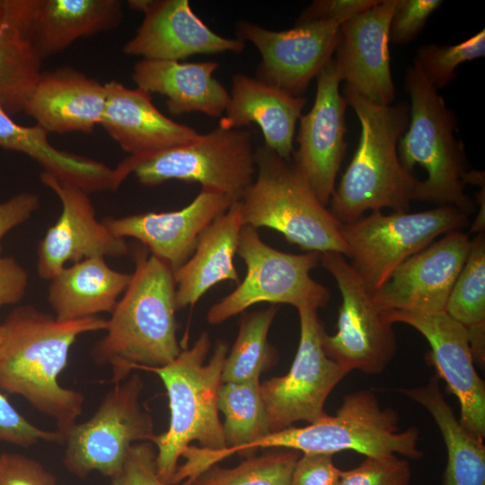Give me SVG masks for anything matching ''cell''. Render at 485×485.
I'll return each instance as SVG.
<instances>
[{"label":"cell","instance_id":"1","mask_svg":"<svg viewBox=\"0 0 485 485\" xmlns=\"http://www.w3.org/2000/svg\"><path fill=\"white\" fill-rule=\"evenodd\" d=\"M0 391L19 395L51 419L63 436L83 411L82 392L63 387L58 375L79 336L105 331L108 320L95 316L61 322L32 305L14 308L2 323Z\"/></svg>","mask_w":485,"mask_h":485},{"label":"cell","instance_id":"2","mask_svg":"<svg viewBox=\"0 0 485 485\" xmlns=\"http://www.w3.org/2000/svg\"><path fill=\"white\" fill-rule=\"evenodd\" d=\"M134 256L131 280L110 313L105 335L92 349L95 364L110 369L114 384L133 370L166 366L181 351L173 271L144 248Z\"/></svg>","mask_w":485,"mask_h":485},{"label":"cell","instance_id":"3","mask_svg":"<svg viewBox=\"0 0 485 485\" xmlns=\"http://www.w3.org/2000/svg\"><path fill=\"white\" fill-rule=\"evenodd\" d=\"M344 95L358 118L361 132L354 156L331 198L329 211L341 225L357 220L367 211L408 212L417 200L421 181L402 166L397 151L409 125L410 106L378 104L348 87Z\"/></svg>","mask_w":485,"mask_h":485},{"label":"cell","instance_id":"4","mask_svg":"<svg viewBox=\"0 0 485 485\" xmlns=\"http://www.w3.org/2000/svg\"><path fill=\"white\" fill-rule=\"evenodd\" d=\"M210 347V338L203 332L191 348L181 349L166 366L141 369L159 376L169 398V428L151 440L156 446L157 473L168 485H172L178 461L191 442L210 450L226 447L218 415V395L228 347L225 341H218L205 364Z\"/></svg>","mask_w":485,"mask_h":485},{"label":"cell","instance_id":"5","mask_svg":"<svg viewBox=\"0 0 485 485\" xmlns=\"http://www.w3.org/2000/svg\"><path fill=\"white\" fill-rule=\"evenodd\" d=\"M256 174L242 198L244 225L267 227L305 251L348 256L340 227L293 163L267 146L255 149Z\"/></svg>","mask_w":485,"mask_h":485},{"label":"cell","instance_id":"6","mask_svg":"<svg viewBox=\"0 0 485 485\" xmlns=\"http://www.w3.org/2000/svg\"><path fill=\"white\" fill-rule=\"evenodd\" d=\"M404 82L410 99V119L397 151L406 170L411 172L419 164L427 171L417 200L452 206L470 216L475 203L464 193L467 163L454 135V113L414 64L407 68Z\"/></svg>","mask_w":485,"mask_h":485},{"label":"cell","instance_id":"7","mask_svg":"<svg viewBox=\"0 0 485 485\" xmlns=\"http://www.w3.org/2000/svg\"><path fill=\"white\" fill-rule=\"evenodd\" d=\"M419 431L416 427L399 428V415L390 407H382L376 395L368 390L343 397L335 415H326L305 427H289L271 432L250 444L248 449L286 448L305 453L334 454L352 450L366 457L400 454L418 460Z\"/></svg>","mask_w":485,"mask_h":485},{"label":"cell","instance_id":"8","mask_svg":"<svg viewBox=\"0 0 485 485\" xmlns=\"http://www.w3.org/2000/svg\"><path fill=\"white\" fill-rule=\"evenodd\" d=\"M113 170L115 190L133 173L144 186L191 181L238 201L254 181L255 150L249 130L218 126L186 145L143 157L128 156Z\"/></svg>","mask_w":485,"mask_h":485},{"label":"cell","instance_id":"9","mask_svg":"<svg viewBox=\"0 0 485 485\" xmlns=\"http://www.w3.org/2000/svg\"><path fill=\"white\" fill-rule=\"evenodd\" d=\"M468 225L465 213L452 206H438L415 213L371 211L341 225L340 233L348 261L372 295L410 256L440 235L463 231Z\"/></svg>","mask_w":485,"mask_h":485},{"label":"cell","instance_id":"10","mask_svg":"<svg viewBox=\"0 0 485 485\" xmlns=\"http://www.w3.org/2000/svg\"><path fill=\"white\" fill-rule=\"evenodd\" d=\"M246 266V275L226 296L207 312L209 324H219L260 303L287 304L318 310L331 298L329 289L311 277L320 263V253L293 254L265 243L257 229L244 225L237 253Z\"/></svg>","mask_w":485,"mask_h":485},{"label":"cell","instance_id":"11","mask_svg":"<svg viewBox=\"0 0 485 485\" xmlns=\"http://www.w3.org/2000/svg\"><path fill=\"white\" fill-rule=\"evenodd\" d=\"M143 387L137 374L115 384L93 416L65 434L63 463L69 472L85 478L97 472L111 479L134 444L151 442L155 434L152 416L140 401Z\"/></svg>","mask_w":485,"mask_h":485},{"label":"cell","instance_id":"12","mask_svg":"<svg viewBox=\"0 0 485 485\" xmlns=\"http://www.w3.org/2000/svg\"><path fill=\"white\" fill-rule=\"evenodd\" d=\"M320 263L335 279L342 299L337 332L323 334L326 355L347 373L381 374L397 351L392 324L374 304L371 294L343 254L320 253Z\"/></svg>","mask_w":485,"mask_h":485},{"label":"cell","instance_id":"13","mask_svg":"<svg viewBox=\"0 0 485 485\" xmlns=\"http://www.w3.org/2000/svg\"><path fill=\"white\" fill-rule=\"evenodd\" d=\"M298 314L300 340L289 371L260 384L269 433L297 421L312 424L325 417L328 396L348 374L323 349L326 331L317 310L302 308Z\"/></svg>","mask_w":485,"mask_h":485},{"label":"cell","instance_id":"14","mask_svg":"<svg viewBox=\"0 0 485 485\" xmlns=\"http://www.w3.org/2000/svg\"><path fill=\"white\" fill-rule=\"evenodd\" d=\"M340 25L337 21L319 20L296 22L286 31H272L240 21L236 31L238 39L250 41L260 54L256 78L301 96L333 57Z\"/></svg>","mask_w":485,"mask_h":485},{"label":"cell","instance_id":"15","mask_svg":"<svg viewBox=\"0 0 485 485\" xmlns=\"http://www.w3.org/2000/svg\"><path fill=\"white\" fill-rule=\"evenodd\" d=\"M471 241L463 231L450 232L410 256L371 295L374 304L381 312H445Z\"/></svg>","mask_w":485,"mask_h":485},{"label":"cell","instance_id":"16","mask_svg":"<svg viewBox=\"0 0 485 485\" xmlns=\"http://www.w3.org/2000/svg\"><path fill=\"white\" fill-rule=\"evenodd\" d=\"M392 324L401 322L418 331L428 342V358L458 399L462 427L477 438L485 437V384L474 367L465 328L445 312L419 313L382 312Z\"/></svg>","mask_w":485,"mask_h":485},{"label":"cell","instance_id":"17","mask_svg":"<svg viewBox=\"0 0 485 485\" xmlns=\"http://www.w3.org/2000/svg\"><path fill=\"white\" fill-rule=\"evenodd\" d=\"M40 180L58 198L62 211L40 241L37 272L51 280L67 262L93 257L119 258L128 253L124 238L114 235L95 216L89 194L71 184L41 172Z\"/></svg>","mask_w":485,"mask_h":485},{"label":"cell","instance_id":"18","mask_svg":"<svg viewBox=\"0 0 485 485\" xmlns=\"http://www.w3.org/2000/svg\"><path fill=\"white\" fill-rule=\"evenodd\" d=\"M317 90L311 110L299 118L298 147L294 165L320 202L327 207L335 190L338 172L345 156L346 100L333 57L316 76Z\"/></svg>","mask_w":485,"mask_h":485},{"label":"cell","instance_id":"19","mask_svg":"<svg viewBox=\"0 0 485 485\" xmlns=\"http://www.w3.org/2000/svg\"><path fill=\"white\" fill-rule=\"evenodd\" d=\"M131 9L144 13L134 37L123 47L128 56L179 61L198 54L241 53L246 43L210 30L188 0H130Z\"/></svg>","mask_w":485,"mask_h":485},{"label":"cell","instance_id":"20","mask_svg":"<svg viewBox=\"0 0 485 485\" xmlns=\"http://www.w3.org/2000/svg\"><path fill=\"white\" fill-rule=\"evenodd\" d=\"M396 0H380L340 25L333 62L340 81L366 99L390 105L395 97L389 29Z\"/></svg>","mask_w":485,"mask_h":485},{"label":"cell","instance_id":"21","mask_svg":"<svg viewBox=\"0 0 485 485\" xmlns=\"http://www.w3.org/2000/svg\"><path fill=\"white\" fill-rule=\"evenodd\" d=\"M234 202L226 195L202 189L180 210L108 216L101 221L114 235L139 241L175 271L192 255L200 234Z\"/></svg>","mask_w":485,"mask_h":485},{"label":"cell","instance_id":"22","mask_svg":"<svg viewBox=\"0 0 485 485\" xmlns=\"http://www.w3.org/2000/svg\"><path fill=\"white\" fill-rule=\"evenodd\" d=\"M9 6L41 60L82 37L116 29L123 17L119 0H9Z\"/></svg>","mask_w":485,"mask_h":485},{"label":"cell","instance_id":"23","mask_svg":"<svg viewBox=\"0 0 485 485\" xmlns=\"http://www.w3.org/2000/svg\"><path fill=\"white\" fill-rule=\"evenodd\" d=\"M106 102L101 126L128 156L138 158L186 145L200 135L163 115L151 93L117 81L105 83Z\"/></svg>","mask_w":485,"mask_h":485},{"label":"cell","instance_id":"24","mask_svg":"<svg viewBox=\"0 0 485 485\" xmlns=\"http://www.w3.org/2000/svg\"><path fill=\"white\" fill-rule=\"evenodd\" d=\"M106 102L105 84L72 67L40 75L23 106L48 133H91L100 125Z\"/></svg>","mask_w":485,"mask_h":485},{"label":"cell","instance_id":"25","mask_svg":"<svg viewBox=\"0 0 485 485\" xmlns=\"http://www.w3.org/2000/svg\"><path fill=\"white\" fill-rule=\"evenodd\" d=\"M306 103L273 85L244 74L233 76L229 101L218 126L239 129L251 123L260 127L264 146L289 160L294 152L296 122Z\"/></svg>","mask_w":485,"mask_h":485},{"label":"cell","instance_id":"26","mask_svg":"<svg viewBox=\"0 0 485 485\" xmlns=\"http://www.w3.org/2000/svg\"><path fill=\"white\" fill-rule=\"evenodd\" d=\"M218 66L215 61L186 63L142 58L133 67L132 79L137 88L165 96L168 110L173 115L199 112L221 117L229 93L213 76Z\"/></svg>","mask_w":485,"mask_h":485},{"label":"cell","instance_id":"27","mask_svg":"<svg viewBox=\"0 0 485 485\" xmlns=\"http://www.w3.org/2000/svg\"><path fill=\"white\" fill-rule=\"evenodd\" d=\"M243 226L238 200L200 234L192 255L173 271L176 310L193 306L222 281L240 283L234 259Z\"/></svg>","mask_w":485,"mask_h":485},{"label":"cell","instance_id":"28","mask_svg":"<svg viewBox=\"0 0 485 485\" xmlns=\"http://www.w3.org/2000/svg\"><path fill=\"white\" fill-rule=\"evenodd\" d=\"M131 277L110 268L105 258L85 259L66 266L49 280L48 302L61 322L111 313Z\"/></svg>","mask_w":485,"mask_h":485},{"label":"cell","instance_id":"29","mask_svg":"<svg viewBox=\"0 0 485 485\" xmlns=\"http://www.w3.org/2000/svg\"><path fill=\"white\" fill-rule=\"evenodd\" d=\"M41 127L14 122L0 103V147L24 154L42 172L88 194L114 190V170L108 165L52 146Z\"/></svg>","mask_w":485,"mask_h":485},{"label":"cell","instance_id":"30","mask_svg":"<svg viewBox=\"0 0 485 485\" xmlns=\"http://www.w3.org/2000/svg\"><path fill=\"white\" fill-rule=\"evenodd\" d=\"M398 391L425 408L440 430L447 453L443 485H485L483 440L462 427L445 400L438 376L432 375L424 385Z\"/></svg>","mask_w":485,"mask_h":485},{"label":"cell","instance_id":"31","mask_svg":"<svg viewBox=\"0 0 485 485\" xmlns=\"http://www.w3.org/2000/svg\"><path fill=\"white\" fill-rule=\"evenodd\" d=\"M466 330L473 360H485V233L471 241L465 263L453 287L445 311Z\"/></svg>","mask_w":485,"mask_h":485},{"label":"cell","instance_id":"32","mask_svg":"<svg viewBox=\"0 0 485 485\" xmlns=\"http://www.w3.org/2000/svg\"><path fill=\"white\" fill-rule=\"evenodd\" d=\"M41 63L29 40L13 22L5 0H0V103L9 114L23 110L41 74Z\"/></svg>","mask_w":485,"mask_h":485},{"label":"cell","instance_id":"33","mask_svg":"<svg viewBox=\"0 0 485 485\" xmlns=\"http://www.w3.org/2000/svg\"><path fill=\"white\" fill-rule=\"evenodd\" d=\"M278 307L246 313L241 317L236 340L225 359L223 383H241L260 378L278 359L268 333Z\"/></svg>","mask_w":485,"mask_h":485},{"label":"cell","instance_id":"34","mask_svg":"<svg viewBox=\"0 0 485 485\" xmlns=\"http://www.w3.org/2000/svg\"><path fill=\"white\" fill-rule=\"evenodd\" d=\"M299 457L296 450L278 448L234 468L212 466L189 485H289Z\"/></svg>","mask_w":485,"mask_h":485},{"label":"cell","instance_id":"35","mask_svg":"<svg viewBox=\"0 0 485 485\" xmlns=\"http://www.w3.org/2000/svg\"><path fill=\"white\" fill-rule=\"evenodd\" d=\"M485 55V31L455 45H421L416 52L414 65L436 90L446 86L457 75L461 64Z\"/></svg>","mask_w":485,"mask_h":485},{"label":"cell","instance_id":"36","mask_svg":"<svg viewBox=\"0 0 485 485\" xmlns=\"http://www.w3.org/2000/svg\"><path fill=\"white\" fill-rule=\"evenodd\" d=\"M410 466L396 454L366 457L358 466L341 472L339 485H410Z\"/></svg>","mask_w":485,"mask_h":485},{"label":"cell","instance_id":"37","mask_svg":"<svg viewBox=\"0 0 485 485\" xmlns=\"http://www.w3.org/2000/svg\"><path fill=\"white\" fill-rule=\"evenodd\" d=\"M0 442L21 447L40 442L63 445L64 436L57 430H46L32 424L0 392Z\"/></svg>","mask_w":485,"mask_h":485},{"label":"cell","instance_id":"38","mask_svg":"<svg viewBox=\"0 0 485 485\" xmlns=\"http://www.w3.org/2000/svg\"><path fill=\"white\" fill-rule=\"evenodd\" d=\"M442 3L440 0H396L390 22V40L398 45L412 41Z\"/></svg>","mask_w":485,"mask_h":485},{"label":"cell","instance_id":"39","mask_svg":"<svg viewBox=\"0 0 485 485\" xmlns=\"http://www.w3.org/2000/svg\"><path fill=\"white\" fill-rule=\"evenodd\" d=\"M155 457L153 443L134 444L121 471L110 479V485H168L157 473Z\"/></svg>","mask_w":485,"mask_h":485},{"label":"cell","instance_id":"40","mask_svg":"<svg viewBox=\"0 0 485 485\" xmlns=\"http://www.w3.org/2000/svg\"><path fill=\"white\" fill-rule=\"evenodd\" d=\"M0 485H58L56 476L39 461L11 452L0 454Z\"/></svg>","mask_w":485,"mask_h":485},{"label":"cell","instance_id":"41","mask_svg":"<svg viewBox=\"0 0 485 485\" xmlns=\"http://www.w3.org/2000/svg\"><path fill=\"white\" fill-rule=\"evenodd\" d=\"M333 454L305 453L297 459L289 485H339L341 472L335 466Z\"/></svg>","mask_w":485,"mask_h":485},{"label":"cell","instance_id":"42","mask_svg":"<svg viewBox=\"0 0 485 485\" xmlns=\"http://www.w3.org/2000/svg\"><path fill=\"white\" fill-rule=\"evenodd\" d=\"M379 2L380 0H316L304 10L297 22L330 20L343 23Z\"/></svg>","mask_w":485,"mask_h":485},{"label":"cell","instance_id":"43","mask_svg":"<svg viewBox=\"0 0 485 485\" xmlns=\"http://www.w3.org/2000/svg\"><path fill=\"white\" fill-rule=\"evenodd\" d=\"M40 207L38 195L23 191L0 203V255L5 234L27 221Z\"/></svg>","mask_w":485,"mask_h":485},{"label":"cell","instance_id":"44","mask_svg":"<svg viewBox=\"0 0 485 485\" xmlns=\"http://www.w3.org/2000/svg\"><path fill=\"white\" fill-rule=\"evenodd\" d=\"M28 282L27 271L14 258L0 255V308L20 302Z\"/></svg>","mask_w":485,"mask_h":485},{"label":"cell","instance_id":"45","mask_svg":"<svg viewBox=\"0 0 485 485\" xmlns=\"http://www.w3.org/2000/svg\"><path fill=\"white\" fill-rule=\"evenodd\" d=\"M484 194L485 192H484V187H483L482 190H481L479 193L476 195L477 203L480 206V210H479V213L477 215L475 221L471 226V232H475L477 234L481 232H484V227H485V220H484L485 219V214H484L485 195Z\"/></svg>","mask_w":485,"mask_h":485},{"label":"cell","instance_id":"46","mask_svg":"<svg viewBox=\"0 0 485 485\" xmlns=\"http://www.w3.org/2000/svg\"><path fill=\"white\" fill-rule=\"evenodd\" d=\"M4 330L3 324L1 323L0 324V346L4 340Z\"/></svg>","mask_w":485,"mask_h":485}]
</instances>
